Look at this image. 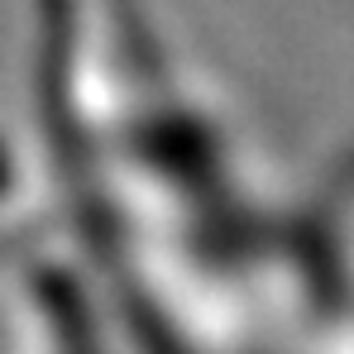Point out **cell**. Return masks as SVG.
<instances>
[{"label": "cell", "mask_w": 354, "mask_h": 354, "mask_svg": "<svg viewBox=\"0 0 354 354\" xmlns=\"http://www.w3.org/2000/svg\"><path fill=\"white\" fill-rule=\"evenodd\" d=\"M10 192H15V163H10V144L0 139V206H5Z\"/></svg>", "instance_id": "obj_1"}]
</instances>
